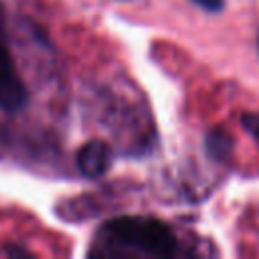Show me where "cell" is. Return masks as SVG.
Segmentation results:
<instances>
[{
  "instance_id": "1",
  "label": "cell",
  "mask_w": 259,
  "mask_h": 259,
  "mask_svg": "<svg viewBox=\"0 0 259 259\" xmlns=\"http://www.w3.org/2000/svg\"><path fill=\"white\" fill-rule=\"evenodd\" d=\"M105 229L123 245L138 247L152 255L170 257L176 253V247H178V241L172 229L158 219L117 217V219H111L105 225Z\"/></svg>"
},
{
  "instance_id": "2",
  "label": "cell",
  "mask_w": 259,
  "mask_h": 259,
  "mask_svg": "<svg viewBox=\"0 0 259 259\" xmlns=\"http://www.w3.org/2000/svg\"><path fill=\"white\" fill-rule=\"evenodd\" d=\"M26 97H28L26 85L2 38V26H0V109L18 111L26 103Z\"/></svg>"
},
{
  "instance_id": "3",
  "label": "cell",
  "mask_w": 259,
  "mask_h": 259,
  "mask_svg": "<svg viewBox=\"0 0 259 259\" xmlns=\"http://www.w3.org/2000/svg\"><path fill=\"white\" fill-rule=\"evenodd\" d=\"M113 164V150L103 140H89L77 152V168L87 178H101Z\"/></svg>"
},
{
  "instance_id": "4",
  "label": "cell",
  "mask_w": 259,
  "mask_h": 259,
  "mask_svg": "<svg viewBox=\"0 0 259 259\" xmlns=\"http://www.w3.org/2000/svg\"><path fill=\"white\" fill-rule=\"evenodd\" d=\"M206 154L214 160H227L231 156V150H233V138L223 132V130H212L208 136H206Z\"/></svg>"
},
{
  "instance_id": "5",
  "label": "cell",
  "mask_w": 259,
  "mask_h": 259,
  "mask_svg": "<svg viewBox=\"0 0 259 259\" xmlns=\"http://www.w3.org/2000/svg\"><path fill=\"white\" fill-rule=\"evenodd\" d=\"M241 125L253 136V138H257L259 140V111H247V113H243L241 115Z\"/></svg>"
},
{
  "instance_id": "6",
  "label": "cell",
  "mask_w": 259,
  "mask_h": 259,
  "mask_svg": "<svg viewBox=\"0 0 259 259\" xmlns=\"http://www.w3.org/2000/svg\"><path fill=\"white\" fill-rule=\"evenodd\" d=\"M192 2L198 4L200 8L208 10V12H219V10H223V6H225V0H192Z\"/></svg>"
}]
</instances>
